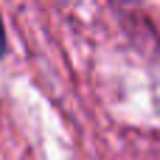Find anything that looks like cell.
Wrapping results in <instances>:
<instances>
[{
    "instance_id": "6da1fadb",
    "label": "cell",
    "mask_w": 160,
    "mask_h": 160,
    "mask_svg": "<svg viewBox=\"0 0 160 160\" xmlns=\"http://www.w3.org/2000/svg\"><path fill=\"white\" fill-rule=\"evenodd\" d=\"M6 51V31H3V20H0V56Z\"/></svg>"
}]
</instances>
